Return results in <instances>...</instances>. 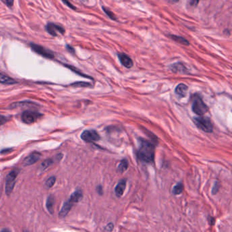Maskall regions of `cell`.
<instances>
[{
	"mask_svg": "<svg viewBox=\"0 0 232 232\" xmlns=\"http://www.w3.org/2000/svg\"><path fill=\"white\" fill-rule=\"evenodd\" d=\"M140 145L137 155L140 161L150 163L154 160L155 146L149 140L142 139L140 140Z\"/></svg>",
	"mask_w": 232,
	"mask_h": 232,
	"instance_id": "obj_1",
	"label": "cell"
},
{
	"mask_svg": "<svg viewBox=\"0 0 232 232\" xmlns=\"http://www.w3.org/2000/svg\"><path fill=\"white\" fill-rule=\"evenodd\" d=\"M82 193L80 190H76L75 192H74L72 194L70 195V197H69V199L64 202V204L62 206L61 209L59 212V217L61 218H63L65 217L67 214H68V212H70L71 207L73 206L74 204L76 203H78V202L82 200Z\"/></svg>",
	"mask_w": 232,
	"mask_h": 232,
	"instance_id": "obj_2",
	"label": "cell"
},
{
	"mask_svg": "<svg viewBox=\"0 0 232 232\" xmlns=\"http://www.w3.org/2000/svg\"><path fill=\"white\" fill-rule=\"evenodd\" d=\"M192 110L199 116L204 115L208 110V108L200 95L195 94L192 96Z\"/></svg>",
	"mask_w": 232,
	"mask_h": 232,
	"instance_id": "obj_3",
	"label": "cell"
},
{
	"mask_svg": "<svg viewBox=\"0 0 232 232\" xmlns=\"http://www.w3.org/2000/svg\"><path fill=\"white\" fill-rule=\"evenodd\" d=\"M193 121H194L196 126L202 131L206 133H210L212 131L213 125H212V122L210 120V119L207 118V117L199 116L195 117L193 119Z\"/></svg>",
	"mask_w": 232,
	"mask_h": 232,
	"instance_id": "obj_4",
	"label": "cell"
},
{
	"mask_svg": "<svg viewBox=\"0 0 232 232\" xmlns=\"http://www.w3.org/2000/svg\"><path fill=\"white\" fill-rule=\"evenodd\" d=\"M19 173L18 169H14L8 174L6 178V193L10 195L13 192L14 186L15 185L16 179Z\"/></svg>",
	"mask_w": 232,
	"mask_h": 232,
	"instance_id": "obj_5",
	"label": "cell"
},
{
	"mask_svg": "<svg viewBox=\"0 0 232 232\" xmlns=\"http://www.w3.org/2000/svg\"><path fill=\"white\" fill-rule=\"evenodd\" d=\"M42 116L40 112L33 111V110H27L25 111L22 114L21 118L23 123L25 124H32L38 121L40 117Z\"/></svg>",
	"mask_w": 232,
	"mask_h": 232,
	"instance_id": "obj_6",
	"label": "cell"
},
{
	"mask_svg": "<svg viewBox=\"0 0 232 232\" xmlns=\"http://www.w3.org/2000/svg\"><path fill=\"white\" fill-rule=\"evenodd\" d=\"M30 47L32 49L33 51H34L35 53H37L40 55L45 57L47 59H53L55 57L54 53L50 50L46 49L41 45H38L36 44H33L31 43Z\"/></svg>",
	"mask_w": 232,
	"mask_h": 232,
	"instance_id": "obj_7",
	"label": "cell"
},
{
	"mask_svg": "<svg viewBox=\"0 0 232 232\" xmlns=\"http://www.w3.org/2000/svg\"><path fill=\"white\" fill-rule=\"evenodd\" d=\"M46 32L52 36H57L58 34H64L65 29L62 26L55 23H49L45 27Z\"/></svg>",
	"mask_w": 232,
	"mask_h": 232,
	"instance_id": "obj_8",
	"label": "cell"
},
{
	"mask_svg": "<svg viewBox=\"0 0 232 232\" xmlns=\"http://www.w3.org/2000/svg\"><path fill=\"white\" fill-rule=\"evenodd\" d=\"M81 138L86 142H96L100 139V136L95 130H85L81 134Z\"/></svg>",
	"mask_w": 232,
	"mask_h": 232,
	"instance_id": "obj_9",
	"label": "cell"
},
{
	"mask_svg": "<svg viewBox=\"0 0 232 232\" xmlns=\"http://www.w3.org/2000/svg\"><path fill=\"white\" fill-rule=\"evenodd\" d=\"M119 61L122 65L125 66L127 68H131L133 66L132 59H131L125 53H119L117 55Z\"/></svg>",
	"mask_w": 232,
	"mask_h": 232,
	"instance_id": "obj_10",
	"label": "cell"
},
{
	"mask_svg": "<svg viewBox=\"0 0 232 232\" xmlns=\"http://www.w3.org/2000/svg\"><path fill=\"white\" fill-rule=\"evenodd\" d=\"M41 154L38 152H34L30 154L28 157H27L24 159L23 165L24 166H30L35 163H36L40 159Z\"/></svg>",
	"mask_w": 232,
	"mask_h": 232,
	"instance_id": "obj_11",
	"label": "cell"
},
{
	"mask_svg": "<svg viewBox=\"0 0 232 232\" xmlns=\"http://www.w3.org/2000/svg\"><path fill=\"white\" fill-rule=\"evenodd\" d=\"M172 72L174 73H181V74H186L187 73V69L186 67L180 63H176L169 67Z\"/></svg>",
	"mask_w": 232,
	"mask_h": 232,
	"instance_id": "obj_12",
	"label": "cell"
},
{
	"mask_svg": "<svg viewBox=\"0 0 232 232\" xmlns=\"http://www.w3.org/2000/svg\"><path fill=\"white\" fill-rule=\"evenodd\" d=\"M126 187V180L125 179H123L119 182V183L117 184V185L115 187V193L117 197H121L123 195L124 191H125Z\"/></svg>",
	"mask_w": 232,
	"mask_h": 232,
	"instance_id": "obj_13",
	"label": "cell"
},
{
	"mask_svg": "<svg viewBox=\"0 0 232 232\" xmlns=\"http://www.w3.org/2000/svg\"><path fill=\"white\" fill-rule=\"evenodd\" d=\"M188 87L185 84L180 83L177 86L175 89V92L180 97H185L187 93Z\"/></svg>",
	"mask_w": 232,
	"mask_h": 232,
	"instance_id": "obj_14",
	"label": "cell"
},
{
	"mask_svg": "<svg viewBox=\"0 0 232 232\" xmlns=\"http://www.w3.org/2000/svg\"><path fill=\"white\" fill-rule=\"evenodd\" d=\"M16 82H17L15 80L9 77L8 76L0 73V83L6 84V85H13V84H15Z\"/></svg>",
	"mask_w": 232,
	"mask_h": 232,
	"instance_id": "obj_15",
	"label": "cell"
},
{
	"mask_svg": "<svg viewBox=\"0 0 232 232\" xmlns=\"http://www.w3.org/2000/svg\"><path fill=\"white\" fill-rule=\"evenodd\" d=\"M54 204H55L54 196L53 195H49L47 198L46 203V208L48 210V211L49 212V213H51V214L53 213Z\"/></svg>",
	"mask_w": 232,
	"mask_h": 232,
	"instance_id": "obj_16",
	"label": "cell"
},
{
	"mask_svg": "<svg viewBox=\"0 0 232 232\" xmlns=\"http://www.w3.org/2000/svg\"><path fill=\"white\" fill-rule=\"evenodd\" d=\"M128 161L127 159H123L120 162V164H119L118 167H117V172L119 173H123L125 171H126L128 168Z\"/></svg>",
	"mask_w": 232,
	"mask_h": 232,
	"instance_id": "obj_17",
	"label": "cell"
},
{
	"mask_svg": "<svg viewBox=\"0 0 232 232\" xmlns=\"http://www.w3.org/2000/svg\"><path fill=\"white\" fill-rule=\"evenodd\" d=\"M170 37L172 40H174V41H176V42L179 43V44L186 45V46L189 45V42L188 40H186L185 38L178 36V35H170Z\"/></svg>",
	"mask_w": 232,
	"mask_h": 232,
	"instance_id": "obj_18",
	"label": "cell"
},
{
	"mask_svg": "<svg viewBox=\"0 0 232 232\" xmlns=\"http://www.w3.org/2000/svg\"><path fill=\"white\" fill-rule=\"evenodd\" d=\"M183 185L180 183H179L178 184L174 186L173 189H172V192L174 195H180V193L183 192Z\"/></svg>",
	"mask_w": 232,
	"mask_h": 232,
	"instance_id": "obj_19",
	"label": "cell"
},
{
	"mask_svg": "<svg viewBox=\"0 0 232 232\" xmlns=\"http://www.w3.org/2000/svg\"><path fill=\"white\" fill-rule=\"evenodd\" d=\"M55 182H56L55 177L51 176L46 181V183H45V186H46V187L47 188H51L55 185Z\"/></svg>",
	"mask_w": 232,
	"mask_h": 232,
	"instance_id": "obj_20",
	"label": "cell"
},
{
	"mask_svg": "<svg viewBox=\"0 0 232 232\" xmlns=\"http://www.w3.org/2000/svg\"><path fill=\"white\" fill-rule=\"evenodd\" d=\"M64 66H65L66 67H67V68H68L70 69V70H72V71H74V72H75V73H76V74H79V75L82 76H84V77H86V78H90L89 76H87V75L83 74L82 73H81L80 71L78 70L76 68H75L74 67H73V66H69V65H66V64H65V65H64Z\"/></svg>",
	"mask_w": 232,
	"mask_h": 232,
	"instance_id": "obj_21",
	"label": "cell"
},
{
	"mask_svg": "<svg viewBox=\"0 0 232 232\" xmlns=\"http://www.w3.org/2000/svg\"><path fill=\"white\" fill-rule=\"evenodd\" d=\"M102 8H103V10L104 11V13H106L107 15L109 16L110 18L111 19H112V20H116V16L114 15V13H112V12H111L110 10L109 9L105 8V7H102Z\"/></svg>",
	"mask_w": 232,
	"mask_h": 232,
	"instance_id": "obj_22",
	"label": "cell"
},
{
	"mask_svg": "<svg viewBox=\"0 0 232 232\" xmlns=\"http://www.w3.org/2000/svg\"><path fill=\"white\" fill-rule=\"evenodd\" d=\"M53 162L54 161L52 159H46V161H44L41 164V169H43V170H44V169H46L47 167L49 166H51Z\"/></svg>",
	"mask_w": 232,
	"mask_h": 232,
	"instance_id": "obj_23",
	"label": "cell"
},
{
	"mask_svg": "<svg viewBox=\"0 0 232 232\" xmlns=\"http://www.w3.org/2000/svg\"><path fill=\"white\" fill-rule=\"evenodd\" d=\"M71 86L73 87H90L91 85L88 82H74L73 84H71Z\"/></svg>",
	"mask_w": 232,
	"mask_h": 232,
	"instance_id": "obj_24",
	"label": "cell"
},
{
	"mask_svg": "<svg viewBox=\"0 0 232 232\" xmlns=\"http://www.w3.org/2000/svg\"><path fill=\"white\" fill-rule=\"evenodd\" d=\"M220 187V185L218 183H215L214 185L213 186V188H212V194H216V193L218 192L219 191V189Z\"/></svg>",
	"mask_w": 232,
	"mask_h": 232,
	"instance_id": "obj_25",
	"label": "cell"
},
{
	"mask_svg": "<svg viewBox=\"0 0 232 232\" xmlns=\"http://www.w3.org/2000/svg\"><path fill=\"white\" fill-rule=\"evenodd\" d=\"M63 2L64 4H66L67 6H68L69 8H70L71 9L73 10H76V7L74 6L73 4H71L70 1H69V0H61Z\"/></svg>",
	"mask_w": 232,
	"mask_h": 232,
	"instance_id": "obj_26",
	"label": "cell"
},
{
	"mask_svg": "<svg viewBox=\"0 0 232 232\" xmlns=\"http://www.w3.org/2000/svg\"><path fill=\"white\" fill-rule=\"evenodd\" d=\"M8 119H7V117L3 116V115H0V125H4V123H6Z\"/></svg>",
	"mask_w": 232,
	"mask_h": 232,
	"instance_id": "obj_27",
	"label": "cell"
},
{
	"mask_svg": "<svg viewBox=\"0 0 232 232\" xmlns=\"http://www.w3.org/2000/svg\"><path fill=\"white\" fill-rule=\"evenodd\" d=\"M200 0H190L189 5L192 7H195L197 6V4H199Z\"/></svg>",
	"mask_w": 232,
	"mask_h": 232,
	"instance_id": "obj_28",
	"label": "cell"
},
{
	"mask_svg": "<svg viewBox=\"0 0 232 232\" xmlns=\"http://www.w3.org/2000/svg\"><path fill=\"white\" fill-rule=\"evenodd\" d=\"M66 49L68 50L69 52H71V53H73V54L75 53L74 49H73V48L71 47V46H70V45H67V46H66Z\"/></svg>",
	"mask_w": 232,
	"mask_h": 232,
	"instance_id": "obj_29",
	"label": "cell"
},
{
	"mask_svg": "<svg viewBox=\"0 0 232 232\" xmlns=\"http://www.w3.org/2000/svg\"><path fill=\"white\" fill-rule=\"evenodd\" d=\"M105 229L107 231H112L113 229V224L112 223H109L108 225L106 227Z\"/></svg>",
	"mask_w": 232,
	"mask_h": 232,
	"instance_id": "obj_30",
	"label": "cell"
},
{
	"mask_svg": "<svg viewBox=\"0 0 232 232\" xmlns=\"http://www.w3.org/2000/svg\"><path fill=\"white\" fill-rule=\"evenodd\" d=\"M14 1V0H5V1H6V4L8 5V6H9V7H11V6H13Z\"/></svg>",
	"mask_w": 232,
	"mask_h": 232,
	"instance_id": "obj_31",
	"label": "cell"
},
{
	"mask_svg": "<svg viewBox=\"0 0 232 232\" xmlns=\"http://www.w3.org/2000/svg\"><path fill=\"white\" fill-rule=\"evenodd\" d=\"M96 190L97 191V193H99V195H102L103 194V189H102V186H100V185L98 186L97 187V189H96Z\"/></svg>",
	"mask_w": 232,
	"mask_h": 232,
	"instance_id": "obj_32",
	"label": "cell"
},
{
	"mask_svg": "<svg viewBox=\"0 0 232 232\" xmlns=\"http://www.w3.org/2000/svg\"><path fill=\"white\" fill-rule=\"evenodd\" d=\"M179 0H167V1H168L170 4H176L177 2H178Z\"/></svg>",
	"mask_w": 232,
	"mask_h": 232,
	"instance_id": "obj_33",
	"label": "cell"
},
{
	"mask_svg": "<svg viewBox=\"0 0 232 232\" xmlns=\"http://www.w3.org/2000/svg\"><path fill=\"white\" fill-rule=\"evenodd\" d=\"M81 1H82V2H84V3H85V2H87L88 0H81Z\"/></svg>",
	"mask_w": 232,
	"mask_h": 232,
	"instance_id": "obj_34",
	"label": "cell"
}]
</instances>
